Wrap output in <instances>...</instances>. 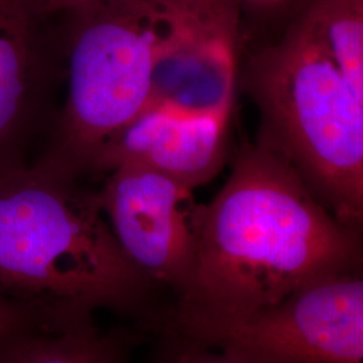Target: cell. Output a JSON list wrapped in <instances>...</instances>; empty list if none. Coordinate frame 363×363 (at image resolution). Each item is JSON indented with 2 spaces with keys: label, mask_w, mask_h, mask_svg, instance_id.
<instances>
[{
  "label": "cell",
  "mask_w": 363,
  "mask_h": 363,
  "mask_svg": "<svg viewBox=\"0 0 363 363\" xmlns=\"http://www.w3.org/2000/svg\"><path fill=\"white\" fill-rule=\"evenodd\" d=\"M259 143L298 169L335 218L362 228L363 0H310L247 60Z\"/></svg>",
  "instance_id": "cell-2"
},
{
  "label": "cell",
  "mask_w": 363,
  "mask_h": 363,
  "mask_svg": "<svg viewBox=\"0 0 363 363\" xmlns=\"http://www.w3.org/2000/svg\"><path fill=\"white\" fill-rule=\"evenodd\" d=\"M159 347L151 363H242L172 331H159Z\"/></svg>",
  "instance_id": "cell-12"
},
{
  "label": "cell",
  "mask_w": 363,
  "mask_h": 363,
  "mask_svg": "<svg viewBox=\"0 0 363 363\" xmlns=\"http://www.w3.org/2000/svg\"><path fill=\"white\" fill-rule=\"evenodd\" d=\"M238 7L237 0H182L181 23L156 66L147 108L230 120L240 79Z\"/></svg>",
  "instance_id": "cell-7"
},
{
  "label": "cell",
  "mask_w": 363,
  "mask_h": 363,
  "mask_svg": "<svg viewBox=\"0 0 363 363\" xmlns=\"http://www.w3.org/2000/svg\"><path fill=\"white\" fill-rule=\"evenodd\" d=\"M182 337L242 363H363V268L301 286L240 320Z\"/></svg>",
  "instance_id": "cell-5"
},
{
  "label": "cell",
  "mask_w": 363,
  "mask_h": 363,
  "mask_svg": "<svg viewBox=\"0 0 363 363\" xmlns=\"http://www.w3.org/2000/svg\"><path fill=\"white\" fill-rule=\"evenodd\" d=\"M357 268L361 228L335 218L286 157L247 145L220 193L198 206L193 271L155 333L232 323Z\"/></svg>",
  "instance_id": "cell-1"
},
{
  "label": "cell",
  "mask_w": 363,
  "mask_h": 363,
  "mask_svg": "<svg viewBox=\"0 0 363 363\" xmlns=\"http://www.w3.org/2000/svg\"><path fill=\"white\" fill-rule=\"evenodd\" d=\"M229 127V118L182 116L147 108L97 152L88 172L108 174L120 164L135 163L194 190L220 172Z\"/></svg>",
  "instance_id": "cell-8"
},
{
  "label": "cell",
  "mask_w": 363,
  "mask_h": 363,
  "mask_svg": "<svg viewBox=\"0 0 363 363\" xmlns=\"http://www.w3.org/2000/svg\"><path fill=\"white\" fill-rule=\"evenodd\" d=\"M35 18L25 0H0V144L26 104L35 62Z\"/></svg>",
  "instance_id": "cell-10"
},
{
  "label": "cell",
  "mask_w": 363,
  "mask_h": 363,
  "mask_svg": "<svg viewBox=\"0 0 363 363\" xmlns=\"http://www.w3.org/2000/svg\"><path fill=\"white\" fill-rule=\"evenodd\" d=\"M70 13L67 97L45 159L81 175L147 108L156 66L181 23L182 0H106Z\"/></svg>",
  "instance_id": "cell-4"
},
{
  "label": "cell",
  "mask_w": 363,
  "mask_h": 363,
  "mask_svg": "<svg viewBox=\"0 0 363 363\" xmlns=\"http://www.w3.org/2000/svg\"><path fill=\"white\" fill-rule=\"evenodd\" d=\"M142 337L101 330L94 318L42 325L0 357V363H132Z\"/></svg>",
  "instance_id": "cell-9"
},
{
  "label": "cell",
  "mask_w": 363,
  "mask_h": 363,
  "mask_svg": "<svg viewBox=\"0 0 363 363\" xmlns=\"http://www.w3.org/2000/svg\"><path fill=\"white\" fill-rule=\"evenodd\" d=\"M64 322L48 316L37 308L0 294V357L22 337L34 333L42 325Z\"/></svg>",
  "instance_id": "cell-11"
},
{
  "label": "cell",
  "mask_w": 363,
  "mask_h": 363,
  "mask_svg": "<svg viewBox=\"0 0 363 363\" xmlns=\"http://www.w3.org/2000/svg\"><path fill=\"white\" fill-rule=\"evenodd\" d=\"M103 1L106 0H25L28 10L35 16H43L60 11L73 13L79 9L89 7Z\"/></svg>",
  "instance_id": "cell-13"
},
{
  "label": "cell",
  "mask_w": 363,
  "mask_h": 363,
  "mask_svg": "<svg viewBox=\"0 0 363 363\" xmlns=\"http://www.w3.org/2000/svg\"><path fill=\"white\" fill-rule=\"evenodd\" d=\"M240 3V0H237ZM256 1H261V3H271V1H277V0H256Z\"/></svg>",
  "instance_id": "cell-14"
},
{
  "label": "cell",
  "mask_w": 363,
  "mask_h": 363,
  "mask_svg": "<svg viewBox=\"0 0 363 363\" xmlns=\"http://www.w3.org/2000/svg\"><path fill=\"white\" fill-rule=\"evenodd\" d=\"M45 159L33 169H0V294L57 320L99 310L154 330L167 304L124 255L99 190Z\"/></svg>",
  "instance_id": "cell-3"
},
{
  "label": "cell",
  "mask_w": 363,
  "mask_h": 363,
  "mask_svg": "<svg viewBox=\"0 0 363 363\" xmlns=\"http://www.w3.org/2000/svg\"><path fill=\"white\" fill-rule=\"evenodd\" d=\"M99 196L117 244L172 301L193 271L198 206L193 189L155 169L124 163L106 174Z\"/></svg>",
  "instance_id": "cell-6"
}]
</instances>
